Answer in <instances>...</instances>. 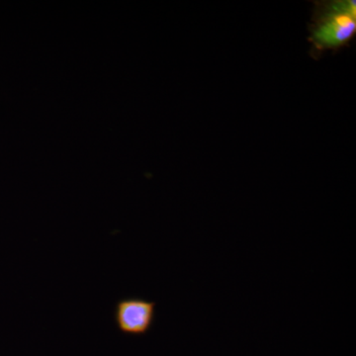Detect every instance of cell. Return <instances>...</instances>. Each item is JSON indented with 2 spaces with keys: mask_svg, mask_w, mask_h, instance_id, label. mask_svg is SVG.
Returning a JSON list of instances; mask_svg holds the SVG:
<instances>
[{
  "mask_svg": "<svg viewBox=\"0 0 356 356\" xmlns=\"http://www.w3.org/2000/svg\"><path fill=\"white\" fill-rule=\"evenodd\" d=\"M308 30L310 55L315 60H320L325 51L337 53L350 47L356 35L355 0L314 2Z\"/></svg>",
  "mask_w": 356,
  "mask_h": 356,
  "instance_id": "6da1fadb",
  "label": "cell"
},
{
  "mask_svg": "<svg viewBox=\"0 0 356 356\" xmlns=\"http://www.w3.org/2000/svg\"><path fill=\"white\" fill-rule=\"evenodd\" d=\"M156 318V302L142 297H126L115 305V324L125 336H146L154 327Z\"/></svg>",
  "mask_w": 356,
  "mask_h": 356,
  "instance_id": "7a4b0ae2",
  "label": "cell"
}]
</instances>
